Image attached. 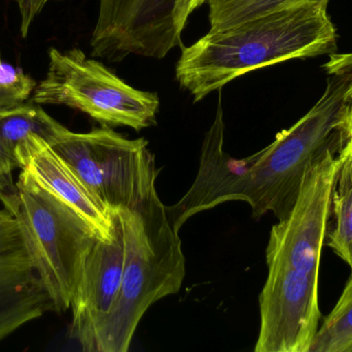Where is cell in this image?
Here are the masks:
<instances>
[{
    "label": "cell",
    "instance_id": "cell-1",
    "mask_svg": "<svg viewBox=\"0 0 352 352\" xmlns=\"http://www.w3.org/2000/svg\"><path fill=\"white\" fill-rule=\"evenodd\" d=\"M326 68L330 78L316 105L278 132L269 146L246 158L233 159L223 151V112L217 110L205 136L194 184L179 202L166 207L176 231L192 215L230 200L248 203L254 218L271 212L281 220L289 214L310 167L329 149L347 141L352 54L333 56Z\"/></svg>",
    "mask_w": 352,
    "mask_h": 352
},
{
    "label": "cell",
    "instance_id": "cell-2",
    "mask_svg": "<svg viewBox=\"0 0 352 352\" xmlns=\"http://www.w3.org/2000/svg\"><path fill=\"white\" fill-rule=\"evenodd\" d=\"M327 8L295 2L182 45L175 68L180 88L198 103L252 70L336 51L337 31Z\"/></svg>",
    "mask_w": 352,
    "mask_h": 352
},
{
    "label": "cell",
    "instance_id": "cell-3",
    "mask_svg": "<svg viewBox=\"0 0 352 352\" xmlns=\"http://www.w3.org/2000/svg\"><path fill=\"white\" fill-rule=\"evenodd\" d=\"M125 237L123 281L115 305L80 347L86 352H127L140 320L159 300L179 291L186 258L158 192L138 209L116 210Z\"/></svg>",
    "mask_w": 352,
    "mask_h": 352
},
{
    "label": "cell",
    "instance_id": "cell-4",
    "mask_svg": "<svg viewBox=\"0 0 352 352\" xmlns=\"http://www.w3.org/2000/svg\"><path fill=\"white\" fill-rule=\"evenodd\" d=\"M14 191L0 196L18 221L33 268L54 311L70 309L85 260L99 239L96 231L67 203L20 169Z\"/></svg>",
    "mask_w": 352,
    "mask_h": 352
},
{
    "label": "cell",
    "instance_id": "cell-5",
    "mask_svg": "<svg viewBox=\"0 0 352 352\" xmlns=\"http://www.w3.org/2000/svg\"><path fill=\"white\" fill-rule=\"evenodd\" d=\"M47 143L109 212L138 209L157 194L158 172L144 138L130 140L105 124L80 134L60 123Z\"/></svg>",
    "mask_w": 352,
    "mask_h": 352
},
{
    "label": "cell",
    "instance_id": "cell-6",
    "mask_svg": "<svg viewBox=\"0 0 352 352\" xmlns=\"http://www.w3.org/2000/svg\"><path fill=\"white\" fill-rule=\"evenodd\" d=\"M47 76L33 91L35 105H63L105 125L140 130L156 124L157 93L138 90L80 49L49 52Z\"/></svg>",
    "mask_w": 352,
    "mask_h": 352
},
{
    "label": "cell",
    "instance_id": "cell-7",
    "mask_svg": "<svg viewBox=\"0 0 352 352\" xmlns=\"http://www.w3.org/2000/svg\"><path fill=\"white\" fill-rule=\"evenodd\" d=\"M192 0H99L91 55L120 62L131 55L163 59L182 47Z\"/></svg>",
    "mask_w": 352,
    "mask_h": 352
},
{
    "label": "cell",
    "instance_id": "cell-8",
    "mask_svg": "<svg viewBox=\"0 0 352 352\" xmlns=\"http://www.w3.org/2000/svg\"><path fill=\"white\" fill-rule=\"evenodd\" d=\"M342 146L329 149L310 167L289 214L273 225L266 249L267 265L283 262L320 278L331 198Z\"/></svg>",
    "mask_w": 352,
    "mask_h": 352
},
{
    "label": "cell",
    "instance_id": "cell-9",
    "mask_svg": "<svg viewBox=\"0 0 352 352\" xmlns=\"http://www.w3.org/2000/svg\"><path fill=\"white\" fill-rule=\"evenodd\" d=\"M268 266L256 352H310L320 326V278L283 262Z\"/></svg>",
    "mask_w": 352,
    "mask_h": 352
},
{
    "label": "cell",
    "instance_id": "cell-10",
    "mask_svg": "<svg viewBox=\"0 0 352 352\" xmlns=\"http://www.w3.org/2000/svg\"><path fill=\"white\" fill-rule=\"evenodd\" d=\"M54 311L16 217L0 209V341Z\"/></svg>",
    "mask_w": 352,
    "mask_h": 352
},
{
    "label": "cell",
    "instance_id": "cell-11",
    "mask_svg": "<svg viewBox=\"0 0 352 352\" xmlns=\"http://www.w3.org/2000/svg\"><path fill=\"white\" fill-rule=\"evenodd\" d=\"M111 239H99L89 252L72 298L69 335L82 346L95 327L109 313L121 289L126 249L123 225L117 211H111Z\"/></svg>",
    "mask_w": 352,
    "mask_h": 352
},
{
    "label": "cell",
    "instance_id": "cell-12",
    "mask_svg": "<svg viewBox=\"0 0 352 352\" xmlns=\"http://www.w3.org/2000/svg\"><path fill=\"white\" fill-rule=\"evenodd\" d=\"M19 169H26L39 183L67 203L102 239H111L113 231L111 212L93 198L74 169L38 134L21 143L14 150Z\"/></svg>",
    "mask_w": 352,
    "mask_h": 352
},
{
    "label": "cell",
    "instance_id": "cell-13",
    "mask_svg": "<svg viewBox=\"0 0 352 352\" xmlns=\"http://www.w3.org/2000/svg\"><path fill=\"white\" fill-rule=\"evenodd\" d=\"M324 245L352 269V140L339 153L331 198L330 221Z\"/></svg>",
    "mask_w": 352,
    "mask_h": 352
},
{
    "label": "cell",
    "instance_id": "cell-14",
    "mask_svg": "<svg viewBox=\"0 0 352 352\" xmlns=\"http://www.w3.org/2000/svg\"><path fill=\"white\" fill-rule=\"evenodd\" d=\"M59 124L38 105L22 103L12 109L0 111V140L16 165L14 150L21 143L33 134H38L49 142Z\"/></svg>",
    "mask_w": 352,
    "mask_h": 352
},
{
    "label": "cell",
    "instance_id": "cell-15",
    "mask_svg": "<svg viewBox=\"0 0 352 352\" xmlns=\"http://www.w3.org/2000/svg\"><path fill=\"white\" fill-rule=\"evenodd\" d=\"M352 347V269L331 313L318 329L310 352H349Z\"/></svg>",
    "mask_w": 352,
    "mask_h": 352
},
{
    "label": "cell",
    "instance_id": "cell-16",
    "mask_svg": "<svg viewBox=\"0 0 352 352\" xmlns=\"http://www.w3.org/2000/svg\"><path fill=\"white\" fill-rule=\"evenodd\" d=\"M302 1L328 6L330 0H208L209 31L225 30L287 4Z\"/></svg>",
    "mask_w": 352,
    "mask_h": 352
},
{
    "label": "cell",
    "instance_id": "cell-17",
    "mask_svg": "<svg viewBox=\"0 0 352 352\" xmlns=\"http://www.w3.org/2000/svg\"><path fill=\"white\" fill-rule=\"evenodd\" d=\"M36 83L20 68L3 61L0 53V111L25 103Z\"/></svg>",
    "mask_w": 352,
    "mask_h": 352
},
{
    "label": "cell",
    "instance_id": "cell-18",
    "mask_svg": "<svg viewBox=\"0 0 352 352\" xmlns=\"http://www.w3.org/2000/svg\"><path fill=\"white\" fill-rule=\"evenodd\" d=\"M16 167V163L8 156L0 140V196L14 191L16 188V182L12 178V173Z\"/></svg>",
    "mask_w": 352,
    "mask_h": 352
},
{
    "label": "cell",
    "instance_id": "cell-19",
    "mask_svg": "<svg viewBox=\"0 0 352 352\" xmlns=\"http://www.w3.org/2000/svg\"><path fill=\"white\" fill-rule=\"evenodd\" d=\"M345 132H346L347 138H352V120H349L345 124Z\"/></svg>",
    "mask_w": 352,
    "mask_h": 352
},
{
    "label": "cell",
    "instance_id": "cell-20",
    "mask_svg": "<svg viewBox=\"0 0 352 352\" xmlns=\"http://www.w3.org/2000/svg\"><path fill=\"white\" fill-rule=\"evenodd\" d=\"M208 1V0H192V12H194L195 10H196L197 8H199V6H202V4H204L205 2Z\"/></svg>",
    "mask_w": 352,
    "mask_h": 352
},
{
    "label": "cell",
    "instance_id": "cell-21",
    "mask_svg": "<svg viewBox=\"0 0 352 352\" xmlns=\"http://www.w3.org/2000/svg\"><path fill=\"white\" fill-rule=\"evenodd\" d=\"M349 120H352V88L351 90V95H349V116H347V121ZM346 124V123H345Z\"/></svg>",
    "mask_w": 352,
    "mask_h": 352
},
{
    "label": "cell",
    "instance_id": "cell-22",
    "mask_svg": "<svg viewBox=\"0 0 352 352\" xmlns=\"http://www.w3.org/2000/svg\"><path fill=\"white\" fill-rule=\"evenodd\" d=\"M349 352H352V347L351 349H349Z\"/></svg>",
    "mask_w": 352,
    "mask_h": 352
},
{
    "label": "cell",
    "instance_id": "cell-23",
    "mask_svg": "<svg viewBox=\"0 0 352 352\" xmlns=\"http://www.w3.org/2000/svg\"><path fill=\"white\" fill-rule=\"evenodd\" d=\"M351 140H352V138H351Z\"/></svg>",
    "mask_w": 352,
    "mask_h": 352
}]
</instances>
